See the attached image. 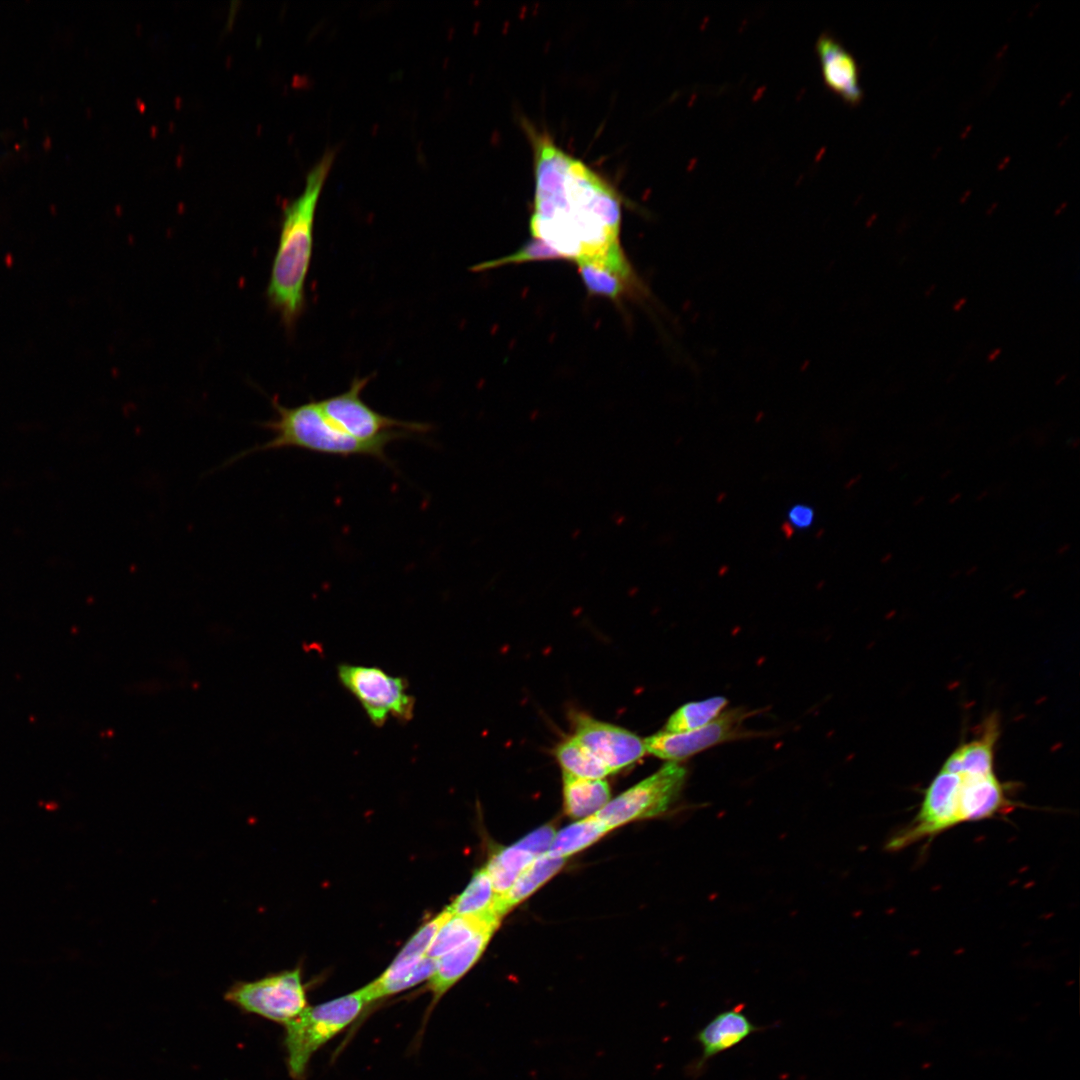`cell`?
<instances>
[{"mask_svg": "<svg viewBox=\"0 0 1080 1080\" xmlns=\"http://www.w3.org/2000/svg\"><path fill=\"white\" fill-rule=\"evenodd\" d=\"M534 153L531 234L562 258L633 276L619 242L621 202L613 187L545 133L527 127Z\"/></svg>", "mask_w": 1080, "mask_h": 1080, "instance_id": "cell-1", "label": "cell"}, {"mask_svg": "<svg viewBox=\"0 0 1080 1080\" xmlns=\"http://www.w3.org/2000/svg\"><path fill=\"white\" fill-rule=\"evenodd\" d=\"M1001 735L997 713L986 717L975 735L946 757L923 791L915 817L895 832L886 849L897 852L965 822L1006 816L1017 808L1015 784L1003 782L995 771Z\"/></svg>", "mask_w": 1080, "mask_h": 1080, "instance_id": "cell-2", "label": "cell"}, {"mask_svg": "<svg viewBox=\"0 0 1080 1080\" xmlns=\"http://www.w3.org/2000/svg\"><path fill=\"white\" fill-rule=\"evenodd\" d=\"M335 158L327 150L306 176L302 193L283 210L279 243L266 295L284 325L292 329L305 306V281L313 253L318 198Z\"/></svg>", "mask_w": 1080, "mask_h": 1080, "instance_id": "cell-3", "label": "cell"}, {"mask_svg": "<svg viewBox=\"0 0 1080 1080\" xmlns=\"http://www.w3.org/2000/svg\"><path fill=\"white\" fill-rule=\"evenodd\" d=\"M272 402L275 417L260 424L272 433V437L232 456L222 467L255 453L287 448L340 457L361 455L390 463L385 453L387 445L412 436V433L402 431L376 441L364 442L350 436L331 422L320 409L318 401L295 407L283 406L276 399Z\"/></svg>", "mask_w": 1080, "mask_h": 1080, "instance_id": "cell-4", "label": "cell"}, {"mask_svg": "<svg viewBox=\"0 0 1080 1080\" xmlns=\"http://www.w3.org/2000/svg\"><path fill=\"white\" fill-rule=\"evenodd\" d=\"M367 1001L361 989L308 1007L285 1026V1046L289 1074L297 1079L306 1070L312 1055L349 1026Z\"/></svg>", "mask_w": 1080, "mask_h": 1080, "instance_id": "cell-5", "label": "cell"}, {"mask_svg": "<svg viewBox=\"0 0 1080 1080\" xmlns=\"http://www.w3.org/2000/svg\"><path fill=\"white\" fill-rule=\"evenodd\" d=\"M224 999L247 1013L283 1025L307 1008L299 967L253 981H237L226 990Z\"/></svg>", "mask_w": 1080, "mask_h": 1080, "instance_id": "cell-6", "label": "cell"}, {"mask_svg": "<svg viewBox=\"0 0 1080 1080\" xmlns=\"http://www.w3.org/2000/svg\"><path fill=\"white\" fill-rule=\"evenodd\" d=\"M687 778V769L668 761L658 771L610 800L594 814L611 830L630 821L656 817L668 810Z\"/></svg>", "mask_w": 1080, "mask_h": 1080, "instance_id": "cell-7", "label": "cell"}, {"mask_svg": "<svg viewBox=\"0 0 1080 1080\" xmlns=\"http://www.w3.org/2000/svg\"><path fill=\"white\" fill-rule=\"evenodd\" d=\"M369 377H355L343 393L318 401L326 417L350 436L364 442L382 439L398 432L426 433L428 423L398 420L383 415L364 402L362 391Z\"/></svg>", "mask_w": 1080, "mask_h": 1080, "instance_id": "cell-8", "label": "cell"}, {"mask_svg": "<svg viewBox=\"0 0 1080 1080\" xmlns=\"http://www.w3.org/2000/svg\"><path fill=\"white\" fill-rule=\"evenodd\" d=\"M341 683L359 700L369 719L382 726L389 715L407 721L413 716L414 698L406 682L377 667L341 664L338 666Z\"/></svg>", "mask_w": 1080, "mask_h": 1080, "instance_id": "cell-9", "label": "cell"}, {"mask_svg": "<svg viewBox=\"0 0 1080 1080\" xmlns=\"http://www.w3.org/2000/svg\"><path fill=\"white\" fill-rule=\"evenodd\" d=\"M450 915L446 909L420 927L387 969L361 988L368 1004L430 979L436 968V960L426 954L437 931Z\"/></svg>", "mask_w": 1080, "mask_h": 1080, "instance_id": "cell-10", "label": "cell"}, {"mask_svg": "<svg viewBox=\"0 0 1080 1080\" xmlns=\"http://www.w3.org/2000/svg\"><path fill=\"white\" fill-rule=\"evenodd\" d=\"M748 715L744 709L735 708L722 712L710 723L691 731H660L643 739L646 752L664 760L679 762L742 735V724Z\"/></svg>", "mask_w": 1080, "mask_h": 1080, "instance_id": "cell-11", "label": "cell"}, {"mask_svg": "<svg viewBox=\"0 0 1080 1080\" xmlns=\"http://www.w3.org/2000/svg\"><path fill=\"white\" fill-rule=\"evenodd\" d=\"M572 720L573 737L586 746L610 774L632 765L646 753L644 740L629 730L583 713H575Z\"/></svg>", "mask_w": 1080, "mask_h": 1080, "instance_id": "cell-12", "label": "cell"}, {"mask_svg": "<svg viewBox=\"0 0 1080 1080\" xmlns=\"http://www.w3.org/2000/svg\"><path fill=\"white\" fill-rule=\"evenodd\" d=\"M760 1030L743 1012L742 1007L735 1006L718 1013L695 1035L701 1047V1055L691 1065L690 1073L695 1077L700 1075L710 1059L736 1047Z\"/></svg>", "mask_w": 1080, "mask_h": 1080, "instance_id": "cell-13", "label": "cell"}, {"mask_svg": "<svg viewBox=\"0 0 1080 1080\" xmlns=\"http://www.w3.org/2000/svg\"><path fill=\"white\" fill-rule=\"evenodd\" d=\"M815 50L825 86L849 105L861 103L863 91L855 58L829 33L817 38Z\"/></svg>", "mask_w": 1080, "mask_h": 1080, "instance_id": "cell-14", "label": "cell"}, {"mask_svg": "<svg viewBox=\"0 0 1080 1080\" xmlns=\"http://www.w3.org/2000/svg\"><path fill=\"white\" fill-rule=\"evenodd\" d=\"M494 931L477 933L470 940L443 955L436 961V968L428 980L433 1000L441 998L478 961Z\"/></svg>", "mask_w": 1080, "mask_h": 1080, "instance_id": "cell-15", "label": "cell"}, {"mask_svg": "<svg viewBox=\"0 0 1080 1080\" xmlns=\"http://www.w3.org/2000/svg\"><path fill=\"white\" fill-rule=\"evenodd\" d=\"M566 813L577 819L596 814L610 801V788L603 779L582 778L563 771Z\"/></svg>", "mask_w": 1080, "mask_h": 1080, "instance_id": "cell-16", "label": "cell"}, {"mask_svg": "<svg viewBox=\"0 0 1080 1080\" xmlns=\"http://www.w3.org/2000/svg\"><path fill=\"white\" fill-rule=\"evenodd\" d=\"M564 862L565 858L555 857L548 853L536 857L510 889L497 898L496 912L499 917L502 918L511 908L534 893L560 870Z\"/></svg>", "mask_w": 1080, "mask_h": 1080, "instance_id": "cell-17", "label": "cell"}, {"mask_svg": "<svg viewBox=\"0 0 1080 1080\" xmlns=\"http://www.w3.org/2000/svg\"><path fill=\"white\" fill-rule=\"evenodd\" d=\"M497 894L485 867L473 875L464 891L447 907L453 915L492 919L500 922L496 912Z\"/></svg>", "mask_w": 1080, "mask_h": 1080, "instance_id": "cell-18", "label": "cell"}, {"mask_svg": "<svg viewBox=\"0 0 1080 1080\" xmlns=\"http://www.w3.org/2000/svg\"><path fill=\"white\" fill-rule=\"evenodd\" d=\"M498 925L499 922L492 919L451 914L437 931L426 956L437 960L477 933L495 931Z\"/></svg>", "mask_w": 1080, "mask_h": 1080, "instance_id": "cell-19", "label": "cell"}, {"mask_svg": "<svg viewBox=\"0 0 1080 1080\" xmlns=\"http://www.w3.org/2000/svg\"><path fill=\"white\" fill-rule=\"evenodd\" d=\"M536 858L517 843L498 850L485 867L497 896L505 894L519 875Z\"/></svg>", "mask_w": 1080, "mask_h": 1080, "instance_id": "cell-20", "label": "cell"}, {"mask_svg": "<svg viewBox=\"0 0 1080 1080\" xmlns=\"http://www.w3.org/2000/svg\"><path fill=\"white\" fill-rule=\"evenodd\" d=\"M611 829L594 815L581 819L555 834L548 854L566 858L600 839Z\"/></svg>", "mask_w": 1080, "mask_h": 1080, "instance_id": "cell-21", "label": "cell"}, {"mask_svg": "<svg viewBox=\"0 0 1080 1080\" xmlns=\"http://www.w3.org/2000/svg\"><path fill=\"white\" fill-rule=\"evenodd\" d=\"M555 755L563 771L571 775L603 779L610 774L606 766L573 736L557 746Z\"/></svg>", "mask_w": 1080, "mask_h": 1080, "instance_id": "cell-22", "label": "cell"}, {"mask_svg": "<svg viewBox=\"0 0 1080 1080\" xmlns=\"http://www.w3.org/2000/svg\"><path fill=\"white\" fill-rule=\"evenodd\" d=\"M727 699L722 696L686 703L668 719L665 730L671 733L691 731L716 719L725 709Z\"/></svg>", "mask_w": 1080, "mask_h": 1080, "instance_id": "cell-23", "label": "cell"}, {"mask_svg": "<svg viewBox=\"0 0 1080 1080\" xmlns=\"http://www.w3.org/2000/svg\"><path fill=\"white\" fill-rule=\"evenodd\" d=\"M578 270L585 287L593 295L618 300L633 288V283L606 269L581 264Z\"/></svg>", "mask_w": 1080, "mask_h": 1080, "instance_id": "cell-24", "label": "cell"}, {"mask_svg": "<svg viewBox=\"0 0 1080 1080\" xmlns=\"http://www.w3.org/2000/svg\"><path fill=\"white\" fill-rule=\"evenodd\" d=\"M561 259L560 255L544 242L533 238L512 255L479 263L472 267L475 272L485 271L506 264H518L539 260Z\"/></svg>", "mask_w": 1080, "mask_h": 1080, "instance_id": "cell-25", "label": "cell"}, {"mask_svg": "<svg viewBox=\"0 0 1080 1080\" xmlns=\"http://www.w3.org/2000/svg\"><path fill=\"white\" fill-rule=\"evenodd\" d=\"M554 837L555 831L553 827L546 825L529 833L518 841L517 844L538 857L548 852Z\"/></svg>", "mask_w": 1080, "mask_h": 1080, "instance_id": "cell-26", "label": "cell"}, {"mask_svg": "<svg viewBox=\"0 0 1080 1080\" xmlns=\"http://www.w3.org/2000/svg\"><path fill=\"white\" fill-rule=\"evenodd\" d=\"M814 510L807 504L793 505L787 514L790 525L795 529H807L814 521Z\"/></svg>", "mask_w": 1080, "mask_h": 1080, "instance_id": "cell-27", "label": "cell"}, {"mask_svg": "<svg viewBox=\"0 0 1080 1080\" xmlns=\"http://www.w3.org/2000/svg\"><path fill=\"white\" fill-rule=\"evenodd\" d=\"M1070 548L1071 545L1069 543H1063L1056 549V555L1063 556L1070 550Z\"/></svg>", "mask_w": 1080, "mask_h": 1080, "instance_id": "cell-28", "label": "cell"}, {"mask_svg": "<svg viewBox=\"0 0 1080 1080\" xmlns=\"http://www.w3.org/2000/svg\"><path fill=\"white\" fill-rule=\"evenodd\" d=\"M961 498H962V493L961 492H956V493L952 494L951 496H949L947 502H948V504L953 505V504L957 503L958 501H960Z\"/></svg>", "mask_w": 1080, "mask_h": 1080, "instance_id": "cell-29", "label": "cell"}, {"mask_svg": "<svg viewBox=\"0 0 1080 1080\" xmlns=\"http://www.w3.org/2000/svg\"><path fill=\"white\" fill-rule=\"evenodd\" d=\"M966 301H967V299L964 298V297L957 300L953 305V310L954 311H960L963 308V306L966 304Z\"/></svg>", "mask_w": 1080, "mask_h": 1080, "instance_id": "cell-30", "label": "cell"}, {"mask_svg": "<svg viewBox=\"0 0 1080 1080\" xmlns=\"http://www.w3.org/2000/svg\"><path fill=\"white\" fill-rule=\"evenodd\" d=\"M1000 354H1001V349H1000V348H997V349L993 350V351H992V352H991V353H990V354L988 355V358H987V359H988V361H989V362H992V361H994V360H995V359H996V358H997V357H998V356H999Z\"/></svg>", "mask_w": 1080, "mask_h": 1080, "instance_id": "cell-31", "label": "cell"}, {"mask_svg": "<svg viewBox=\"0 0 1080 1080\" xmlns=\"http://www.w3.org/2000/svg\"><path fill=\"white\" fill-rule=\"evenodd\" d=\"M1069 442H1070V448L1071 449H1077L1079 447L1080 440H1079L1078 437H1074V438L1070 439Z\"/></svg>", "mask_w": 1080, "mask_h": 1080, "instance_id": "cell-32", "label": "cell"}, {"mask_svg": "<svg viewBox=\"0 0 1080 1080\" xmlns=\"http://www.w3.org/2000/svg\"><path fill=\"white\" fill-rule=\"evenodd\" d=\"M988 495H989V492H988V490H982V491H980V492H979V493L977 494V496H976V498H975V499H976L977 501H982V500H984V499H985V498H986V497H987Z\"/></svg>", "mask_w": 1080, "mask_h": 1080, "instance_id": "cell-33", "label": "cell"}, {"mask_svg": "<svg viewBox=\"0 0 1080 1080\" xmlns=\"http://www.w3.org/2000/svg\"><path fill=\"white\" fill-rule=\"evenodd\" d=\"M924 501H925V496H924V495H920V496H917V497H916V498H915V499L913 500V502H912V505H913V506H919V505H921V504H922V503H923Z\"/></svg>", "mask_w": 1080, "mask_h": 1080, "instance_id": "cell-34", "label": "cell"}, {"mask_svg": "<svg viewBox=\"0 0 1080 1080\" xmlns=\"http://www.w3.org/2000/svg\"><path fill=\"white\" fill-rule=\"evenodd\" d=\"M977 570H978V566H977V565H973V566H970V567H969V568L967 569V571H966V575H972V574H973V573H975V572H976Z\"/></svg>", "mask_w": 1080, "mask_h": 1080, "instance_id": "cell-35", "label": "cell"}, {"mask_svg": "<svg viewBox=\"0 0 1080 1080\" xmlns=\"http://www.w3.org/2000/svg\"><path fill=\"white\" fill-rule=\"evenodd\" d=\"M951 474H952V470H951V469H947V470H945V471H943V472L941 473V475H940V479H946V478H947V477H949V476H950Z\"/></svg>", "mask_w": 1080, "mask_h": 1080, "instance_id": "cell-36", "label": "cell"}, {"mask_svg": "<svg viewBox=\"0 0 1080 1080\" xmlns=\"http://www.w3.org/2000/svg\"><path fill=\"white\" fill-rule=\"evenodd\" d=\"M891 559H892V553H887V554H885V556H884V557L882 558L881 562H882V563H884V564H886V563L890 562V560H891Z\"/></svg>", "mask_w": 1080, "mask_h": 1080, "instance_id": "cell-37", "label": "cell"}, {"mask_svg": "<svg viewBox=\"0 0 1080 1080\" xmlns=\"http://www.w3.org/2000/svg\"><path fill=\"white\" fill-rule=\"evenodd\" d=\"M1065 379H1066V375H1062V376H1061V377H1060L1059 379H1057V380H1056V382H1055V383H1056V385H1059V384H1061V382H1062L1063 380H1065Z\"/></svg>", "mask_w": 1080, "mask_h": 1080, "instance_id": "cell-38", "label": "cell"}, {"mask_svg": "<svg viewBox=\"0 0 1080 1080\" xmlns=\"http://www.w3.org/2000/svg\"><path fill=\"white\" fill-rule=\"evenodd\" d=\"M932 290H934V286L930 287L929 291L926 292V295H929Z\"/></svg>", "mask_w": 1080, "mask_h": 1080, "instance_id": "cell-39", "label": "cell"}]
</instances>
